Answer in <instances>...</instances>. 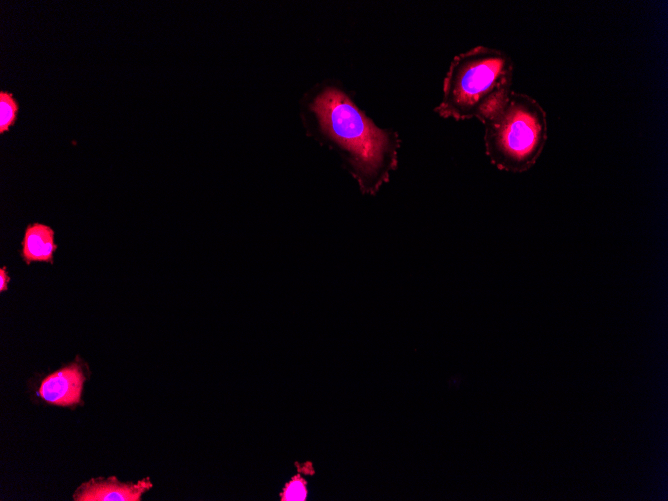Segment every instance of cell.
Returning <instances> with one entry per match:
<instances>
[{"mask_svg":"<svg viewBox=\"0 0 668 501\" xmlns=\"http://www.w3.org/2000/svg\"><path fill=\"white\" fill-rule=\"evenodd\" d=\"M57 249L54 230L42 223L28 225L22 240L21 257L27 263H53Z\"/></svg>","mask_w":668,"mask_h":501,"instance_id":"8992f818","label":"cell"},{"mask_svg":"<svg viewBox=\"0 0 668 501\" xmlns=\"http://www.w3.org/2000/svg\"><path fill=\"white\" fill-rule=\"evenodd\" d=\"M305 497V489L301 482H292L286 491L288 500H301Z\"/></svg>","mask_w":668,"mask_h":501,"instance_id":"ba28073f","label":"cell"},{"mask_svg":"<svg viewBox=\"0 0 668 501\" xmlns=\"http://www.w3.org/2000/svg\"><path fill=\"white\" fill-rule=\"evenodd\" d=\"M19 104L11 92L0 91V134H4L15 124Z\"/></svg>","mask_w":668,"mask_h":501,"instance_id":"52a82bcc","label":"cell"},{"mask_svg":"<svg viewBox=\"0 0 668 501\" xmlns=\"http://www.w3.org/2000/svg\"><path fill=\"white\" fill-rule=\"evenodd\" d=\"M9 281H10V278L7 274L6 268L3 266L0 269V291L1 292L7 290Z\"/></svg>","mask_w":668,"mask_h":501,"instance_id":"9c48e42d","label":"cell"},{"mask_svg":"<svg viewBox=\"0 0 668 501\" xmlns=\"http://www.w3.org/2000/svg\"><path fill=\"white\" fill-rule=\"evenodd\" d=\"M514 62L503 50L484 45L455 55L446 71L434 112L441 118L481 124L507 99Z\"/></svg>","mask_w":668,"mask_h":501,"instance_id":"7a4b0ae2","label":"cell"},{"mask_svg":"<svg viewBox=\"0 0 668 501\" xmlns=\"http://www.w3.org/2000/svg\"><path fill=\"white\" fill-rule=\"evenodd\" d=\"M483 143L490 163L500 171H529L548 139V116L532 96L512 90L483 123Z\"/></svg>","mask_w":668,"mask_h":501,"instance_id":"3957f363","label":"cell"},{"mask_svg":"<svg viewBox=\"0 0 668 501\" xmlns=\"http://www.w3.org/2000/svg\"><path fill=\"white\" fill-rule=\"evenodd\" d=\"M151 487L145 479L136 484L120 483L114 477L107 480L92 479L77 489L74 500L78 501H138L143 492Z\"/></svg>","mask_w":668,"mask_h":501,"instance_id":"277c9868","label":"cell"},{"mask_svg":"<svg viewBox=\"0 0 668 501\" xmlns=\"http://www.w3.org/2000/svg\"><path fill=\"white\" fill-rule=\"evenodd\" d=\"M85 377L76 363L49 375L41 384L40 396L56 405H71L79 402Z\"/></svg>","mask_w":668,"mask_h":501,"instance_id":"5b68a950","label":"cell"},{"mask_svg":"<svg viewBox=\"0 0 668 501\" xmlns=\"http://www.w3.org/2000/svg\"><path fill=\"white\" fill-rule=\"evenodd\" d=\"M307 107L317 133L340 152L360 190L375 195L398 166V132L378 127L334 85L317 91Z\"/></svg>","mask_w":668,"mask_h":501,"instance_id":"6da1fadb","label":"cell"}]
</instances>
